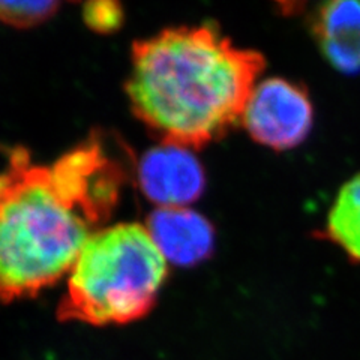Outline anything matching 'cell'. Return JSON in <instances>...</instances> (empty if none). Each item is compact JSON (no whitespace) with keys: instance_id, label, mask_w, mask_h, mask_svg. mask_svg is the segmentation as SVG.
Returning <instances> with one entry per match:
<instances>
[{"instance_id":"1","label":"cell","mask_w":360,"mask_h":360,"mask_svg":"<svg viewBox=\"0 0 360 360\" xmlns=\"http://www.w3.org/2000/svg\"><path fill=\"white\" fill-rule=\"evenodd\" d=\"M122 168L92 137L51 167L11 150L0 173V300L37 296L72 269L116 207Z\"/></svg>"},{"instance_id":"2","label":"cell","mask_w":360,"mask_h":360,"mask_svg":"<svg viewBox=\"0 0 360 360\" xmlns=\"http://www.w3.org/2000/svg\"><path fill=\"white\" fill-rule=\"evenodd\" d=\"M264 63L215 26L165 29L134 42L127 95L162 144L200 149L242 120Z\"/></svg>"},{"instance_id":"3","label":"cell","mask_w":360,"mask_h":360,"mask_svg":"<svg viewBox=\"0 0 360 360\" xmlns=\"http://www.w3.org/2000/svg\"><path fill=\"white\" fill-rule=\"evenodd\" d=\"M165 278L167 260L144 225L96 230L70 270L58 319L92 326L140 320L155 307Z\"/></svg>"},{"instance_id":"4","label":"cell","mask_w":360,"mask_h":360,"mask_svg":"<svg viewBox=\"0 0 360 360\" xmlns=\"http://www.w3.org/2000/svg\"><path fill=\"white\" fill-rule=\"evenodd\" d=\"M314 110L305 89L283 78L255 86L242 122L251 137L276 150L291 149L307 139Z\"/></svg>"},{"instance_id":"5","label":"cell","mask_w":360,"mask_h":360,"mask_svg":"<svg viewBox=\"0 0 360 360\" xmlns=\"http://www.w3.org/2000/svg\"><path fill=\"white\" fill-rule=\"evenodd\" d=\"M144 195L160 207H186L205 189V170L189 149L161 144L146 153L139 165Z\"/></svg>"},{"instance_id":"6","label":"cell","mask_w":360,"mask_h":360,"mask_svg":"<svg viewBox=\"0 0 360 360\" xmlns=\"http://www.w3.org/2000/svg\"><path fill=\"white\" fill-rule=\"evenodd\" d=\"M146 229L165 260L177 266L205 262L215 245L210 222L188 207H158L149 215Z\"/></svg>"},{"instance_id":"7","label":"cell","mask_w":360,"mask_h":360,"mask_svg":"<svg viewBox=\"0 0 360 360\" xmlns=\"http://www.w3.org/2000/svg\"><path fill=\"white\" fill-rule=\"evenodd\" d=\"M312 32L335 70L360 72V0H326L314 15Z\"/></svg>"},{"instance_id":"8","label":"cell","mask_w":360,"mask_h":360,"mask_svg":"<svg viewBox=\"0 0 360 360\" xmlns=\"http://www.w3.org/2000/svg\"><path fill=\"white\" fill-rule=\"evenodd\" d=\"M326 234L360 262V173L341 188L329 212Z\"/></svg>"},{"instance_id":"9","label":"cell","mask_w":360,"mask_h":360,"mask_svg":"<svg viewBox=\"0 0 360 360\" xmlns=\"http://www.w3.org/2000/svg\"><path fill=\"white\" fill-rule=\"evenodd\" d=\"M62 0H0V21L17 29L42 25L59 9Z\"/></svg>"},{"instance_id":"10","label":"cell","mask_w":360,"mask_h":360,"mask_svg":"<svg viewBox=\"0 0 360 360\" xmlns=\"http://www.w3.org/2000/svg\"><path fill=\"white\" fill-rule=\"evenodd\" d=\"M84 22L98 33H111L122 26L123 9L119 0H87Z\"/></svg>"},{"instance_id":"11","label":"cell","mask_w":360,"mask_h":360,"mask_svg":"<svg viewBox=\"0 0 360 360\" xmlns=\"http://www.w3.org/2000/svg\"><path fill=\"white\" fill-rule=\"evenodd\" d=\"M281 13L285 15H295L307 8L309 0H274Z\"/></svg>"}]
</instances>
